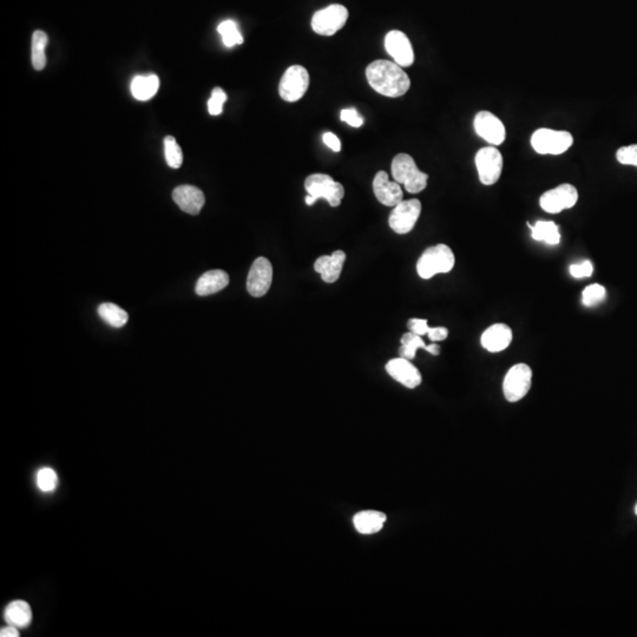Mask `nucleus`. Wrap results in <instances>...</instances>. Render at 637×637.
<instances>
[{
	"label": "nucleus",
	"mask_w": 637,
	"mask_h": 637,
	"mask_svg": "<svg viewBox=\"0 0 637 637\" xmlns=\"http://www.w3.org/2000/svg\"><path fill=\"white\" fill-rule=\"evenodd\" d=\"M366 77L372 89L386 97H401L411 86L408 73L395 61H372L366 69Z\"/></svg>",
	"instance_id": "f257e3e1"
},
{
	"label": "nucleus",
	"mask_w": 637,
	"mask_h": 637,
	"mask_svg": "<svg viewBox=\"0 0 637 637\" xmlns=\"http://www.w3.org/2000/svg\"><path fill=\"white\" fill-rule=\"evenodd\" d=\"M455 263L456 258L451 248L439 243L424 251L417 263V272L420 278L428 280L435 275L446 274L451 272Z\"/></svg>",
	"instance_id": "f03ea898"
},
{
	"label": "nucleus",
	"mask_w": 637,
	"mask_h": 637,
	"mask_svg": "<svg viewBox=\"0 0 637 637\" xmlns=\"http://www.w3.org/2000/svg\"><path fill=\"white\" fill-rule=\"evenodd\" d=\"M392 175L395 182L403 184L411 194L421 193L428 186V175L418 169L416 162L408 153H399L392 161Z\"/></svg>",
	"instance_id": "7ed1b4c3"
},
{
	"label": "nucleus",
	"mask_w": 637,
	"mask_h": 637,
	"mask_svg": "<svg viewBox=\"0 0 637 637\" xmlns=\"http://www.w3.org/2000/svg\"><path fill=\"white\" fill-rule=\"evenodd\" d=\"M531 146L540 155H561L573 146V137L568 131L542 128L533 133Z\"/></svg>",
	"instance_id": "20e7f679"
},
{
	"label": "nucleus",
	"mask_w": 637,
	"mask_h": 637,
	"mask_svg": "<svg viewBox=\"0 0 637 637\" xmlns=\"http://www.w3.org/2000/svg\"><path fill=\"white\" fill-rule=\"evenodd\" d=\"M305 189L316 202L320 198L326 200L330 206L339 207L345 196V189L339 182L334 181L326 173H313L305 181Z\"/></svg>",
	"instance_id": "39448f33"
},
{
	"label": "nucleus",
	"mask_w": 637,
	"mask_h": 637,
	"mask_svg": "<svg viewBox=\"0 0 637 637\" xmlns=\"http://www.w3.org/2000/svg\"><path fill=\"white\" fill-rule=\"evenodd\" d=\"M533 383V370L526 363H516L508 370L503 383V393L508 403H517L528 394Z\"/></svg>",
	"instance_id": "423d86ee"
},
{
	"label": "nucleus",
	"mask_w": 637,
	"mask_h": 637,
	"mask_svg": "<svg viewBox=\"0 0 637 637\" xmlns=\"http://www.w3.org/2000/svg\"><path fill=\"white\" fill-rule=\"evenodd\" d=\"M310 86V73L301 65H293L283 73L278 93L283 101L294 103L301 99Z\"/></svg>",
	"instance_id": "0eeeda50"
},
{
	"label": "nucleus",
	"mask_w": 637,
	"mask_h": 637,
	"mask_svg": "<svg viewBox=\"0 0 637 637\" xmlns=\"http://www.w3.org/2000/svg\"><path fill=\"white\" fill-rule=\"evenodd\" d=\"M348 19V10L340 4H333L314 13L312 28L321 36H333L340 31Z\"/></svg>",
	"instance_id": "6e6552de"
},
{
	"label": "nucleus",
	"mask_w": 637,
	"mask_h": 637,
	"mask_svg": "<svg viewBox=\"0 0 637 637\" xmlns=\"http://www.w3.org/2000/svg\"><path fill=\"white\" fill-rule=\"evenodd\" d=\"M475 162L479 181L484 186H493L498 182L503 170V156L496 146H485L478 150Z\"/></svg>",
	"instance_id": "1a4fd4ad"
},
{
	"label": "nucleus",
	"mask_w": 637,
	"mask_h": 637,
	"mask_svg": "<svg viewBox=\"0 0 637 637\" xmlns=\"http://www.w3.org/2000/svg\"><path fill=\"white\" fill-rule=\"evenodd\" d=\"M578 201L576 187L563 183L553 189L545 191L540 198V206L549 214H558L565 209H571Z\"/></svg>",
	"instance_id": "9d476101"
},
{
	"label": "nucleus",
	"mask_w": 637,
	"mask_h": 637,
	"mask_svg": "<svg viewBox=\"0 0 637 637\" xmlns=\"http://www.w3.org/2000/svg\"><path fill=\"white\" fill-rule=\"evenodd\" d=\"M421 214V203L417 198L401 201L393 208L388 225L397 234H408L415 226Z\"/></svg>",
	"instance_id": "9b49d317"
},
{
	"label": "nucleus",
	"mask_w": 637,
	"mask_h": 637,
	"mask_svg": "<svg viewBox=\"0 0 637 637\" xmlns=\"http://www.w3.org/2000/svg\"><path fill=\"white\" fill-rule=\"evenodd\" d=\"M473 128L477 135L491 146H500L506 138L503 122L490 111H479L473 120Z\"/></svg>",
	"instance_id": "f8f14e48"
},
{
	"label": "nucleus",
	"mask_w": 637,
	"mask_h": 637,
	"mask_svg": "<svg viewBox=\"0 0 637 637\" xmlns=\"http://www.w3.org/2000/svg\"><path fill=\"white\" fill-rule=\"evenodd\" d=\"M273 281V266L266 258L255 260L247 278V291L254 298H261L269 291Z\"/></svg>",
	"instance_id": "ddd939ff"
},
{
	"label": "nucleus",
	"mask_w": 637,
	"mask_h": 637,
	"mask_svg": "<svg viewBox=\"0 0 637 637\" xmlns=\"http://www.w3.org/2000/svg\"><path fill=\"white\" fill-rule=\"evenodd\" d=\"M385 49L401 68H408L415 61V53L408 37L401 31L393 30L385 37Z\"/></svg>",
	"instance_id": "4468645a"
},
{
	"label": "nucleus",
	"mask_w": 637,
	"mask_h": 637,
	"mask_svg": "<svg viewBox=\"0 0 637 637\" xmlns=\"http://www.w3.org/2000/svg\"><path fill=\"white\" fill-rule=\"evenodd\" d=\"M386 371L393 379L403 385L405 388H418L423 381L421 373L411 363V360L405 359L401 356L390 360L386 365Z\"/></svg>",
	"instance_id": "2eb2a0df"
},
{
	"label": "nucleus",
	"mask_w": 637,
	"mask_h": 637,
	"mask_svg": "<svg viewBox=\"0 0 637 637\" xmlns=\"http://www.w3.org/2000/svg\"><path fill=\"white\" fill-rule=\"evenodd\" d=\"M373 191L378 201L386 207H393L403 201V189L398 182L388 180V173L378 171L373 180Z\"/></svg>",
	"instance_id": "dca6fc26"
},
{
	"label": "nucleus",
	"mask_w": 637,
	"mask_h": 637,
	"mask_svg": "<svg viewBox=\"0 0 637 637\" xmlns=\"http://www.w3.org/2000/svg\"><path fill=\"white\" fill-rule=\"evenodd\" d=\"M513 341V331L505 323H495L485 330L480 338V343L483 348L490 353L506 350Z\"/></svg>",
	"instance_id": "f3484780"
},
{
	"label": "nucleus",
	"mask_w": 637,
	"mask_h": 637,
	"mask_svg": "<svg viewBox=\"0 0 637 637\" xmlns=\"http://www.w3.org/2000/svg\"><path fill=\"white\" fill-rule=\"evenodd\" d=\"M173 198L181 210L189 215H198L206 203L201 189L194 186H180L173 191Z\"/></svg>",
	"instance_id": "a211bd4d"
},
{
	"label": "nucleus",
	"mask_w": 637,
	"mask_h": 637,
	"mask_svg": "<svg viewBox=\"0 0 637 637\" xmlns=\"http://www.w3.org/2000/svg\"><path fill=\"white\" fill-rule=\"evenodd\" d=\"M345 261L346 254L343 250H335L331 256H320L315 261L314 269L316 273L321 275V278L325 283H333L339 280Z\"/></svg>",
	"instance_id": "6ab92c4d"
},
{
	"label": "nucleus",
	"mask_w": 637,
	"mask_h": 637,
	"mask_svg": "<svg viewBox=\"0 0 637 637\" xmlns=\"http://www.w3.org/2000/svg\"><path fill=\"white\" fill-rule=\"evenodd\" d=\"M229 285V275L220 269L209 270L198 278L195 292L200 296L215 294Z\"/></svg>",
	"instance_id": "aec40b11"
},
{
	"label": "nucleus",
	"mask_w": 637,
	"mask_h": 637,
	"mask_svg": "<svg viewBox=\"0 0 637 637\" xmlns=\"http://www.w3.org/2000/svg\"><path fill=\"white\" fill-rule=\"evenodd\" d=\"M386 515L379 511H361L356 513L353 518V524L358 533L361 535H373V533H379L380 530L383 528V524L386 523Z\"/></svg>",
	"instance_id": "412c9836"
},
{
	"label": "nucleus",
	"mask_w": 637,
	"mask_h": 637,
	"mask_svg": "<svg viewBox=\"0 0 637 637\" xmlns=\"http://www.w3.org/2000/svg\"><path fill=\"white\" fill-rule=\"evenodd\" d=\"M4 618L8 625H15L18 629L26 628L32 622V610L28 602L13 601L5 608Z\"/></svg>",
	"instance_id": "4be33fe9"
},
{
	"label": "nucleus",
	"mask_w": 637,
	"mask_h": 637,
	"mask_svg": "<svg viewBox=\"0 0 637 637\" xmlns=\"http://www.w3.org/2000/svg\"><path fill=\"white\" fill-rule=\"evenodd\" d=\"M160 79L156 75L137 76L131 82V93L138 101H148L158 93Z\"/></svg>",
	"instance_id": "5701e85b"
},
{
	"label": "nucleus",
	"mask_w": 637,
	"mask_h": 637,
	"mask_svg": "<svg viewBox=\"0 0 637 637\" xmlns=\"http://www.w3.org/2000/svg\"><path fill=\"white\" fill-rule=\"evenodd\" d=\"M529 228L531 229V236L535 241H540L556 246L561 241V234L556 223L553 221H537L533 226L528 223Z\"/></svg>",
	"instance_id": "b1692460"
},
{
	"label": "nucleus",
	"mask_w": 637,
	"mask_h": 637,
	"mask_svg": "<svg viewBox=\"0 0 637 637\" xmlns=\"http://www.w3.org/2000/svg\"><path fill=\"white\" fill-rule=\"evenodd\" d=\"M98 315L103 321L115 328H121L129 320L128 313L115 303H102L101 306L98 307Z\"/></svg>",
	"instance_id": "393cba45"
},
{
	"label": "nucleus",
	"mask_w": 637,
	"mask_h": 637,
	"mask_svg": "<svg viewBox=\"0 0 637 637\" xmlns=\"http://www.w3.org/2000/svg\"><path fill=\"white\" fill-rule=\"evenodd\" d=\"M400 343H401V347H400L399 354L401 358H405V359H415V358H416L417 351L420 350V348L428 352V346H426V343H424L421 336L415 334V333H412V332L405 333V334L401 336Z\"/></svg>",
	"instance_id": "a878e982"
},
{
	"label": "nucleus",
	"mask_w": 637,
	"mask_h": 637,
	"mask_svg": "<svg viewBox=\"0 0 637 637\" xmlns=\"http://www.w3.org/2000/svg\"><path fill=\"white\" fill-rule=\"evenodd\" d=\"M48 36L44 31L37 30L32 35V65L35 69L43 70L46 65V56L45 48L48 45Z\"/></svg>",
	"instance_id": "bb28decb"
},
{
	"label": "nucleus",
	"mask_w": 637,
	"mask_h": 637,
	"mask_svg": "<svg viewBox=\"0 0 637 637\" xmlns=\"http://www.w3.org/2000/svg\"><path fill=\"white\" fill-rule=\"evenodd\" d=\"M218 31L222 37L223 44L227 48H233L235 45L243 44V37L238 31V25L233 21H226L218 25Z\"/></svg>",
	"instance_id": "cd10ccee"
},
{
	"label": "nucleus",
	"mask_w": 637,
	"mask_h": 637,
	"mask_svg": "<svg viewBox=\"0 0 637 637\" xmlns=\"http://www.w3.org/2000/svg\"><path fill=\"white\" fill-rule=\"evenodd\" d=\"M164 155H166L167 163L170 168L178 169L182 166L183 153H182L178 142L173 136H167L164 138Z\"/></svg>",
	"instance_id": "c85d7f7f"
},
{
	"label": "nucleus",
	"mask_w": 637,
	"mask_h": 637,
	"mask_svg": "<svg viewBox=\"0 0 637 637\" xmlns=\"http://www.w3.org/2000/svg\"><path fill=\"white\" fill-rule=\"evenodd\" d=\"M36 484L38 488L45 493L55 491L58 485L56 471L51 468H41L37 472Z\"/></svg>",
	"instance_id": "c756f323"
},
{
	"label": "nucleus",
	"mask_w": 637,
	"mask_h": 637,
	"mask_svg": "<svg viewBox=\"0 0 637 637\" xmlns=\"http://www.w3.org/2000/svg\"><path fill=\"white\" fill-rule=\"evenodd\" d=\"M605 295L607 291L605 287L598 283H593L585 287L584 291L582 293V303L587 307H595L605 301Z\"/></svg>",
	"instance_id": "7c9ffc66"
},
{
	"label": "nucleus",
	"mask_w": 637,
	"mask_h": 637,
	"mask_svg": "<svg viewBox=\"0 0 637 637\" xmlns=\"http://www.w3.org/2000/svg\"><path fill=\"white\" fill-rule=\"evenodd\" d=\"M226 93L221 88H215L211 91V97L208 101V110H209L210 115H213V116L220 115L222 110H223V104L226 103Z\"/></svg>",
	"instance_id": "2f4dec72"
},
{
	"label": "nucleus",
	"mask_w": 637,
	"mask_h": 637,
	"mask_svg": "<svg viewBox=\"0 0 637 637\" xmlns=\"http://www.w3.org/2000/svg\"><path fill=\"white\" fill-rule=\"evenodd\" d=\"M617 161L625 166H634L637 168V144L621 146L617 150Z\"/></svg>",
	"instance_id": "473e14b6"
},
{
	"label": "nucleus",
	"mask_w": 637,
	"mask_h": 637,
	"mask_svg": "<svg viewBox=\"0 0 637 637\" xmlns=\"http://www.w3.org/2000/svg\"><path fill=\"white\" fill-rule=\"evenodd\" d=\"M569 269H570L571 276L576 278H590L593 273V263L590 261H583L578 265H571Z\"/></svg>",
	"instance_id": "72a5a7b5"
},
{
	"label": "nucleus",
	"mask_w": 637,
	"mask_h": 637,
	"mask_svg": "<svg viewBox=\"0 0 637 637\" xmlns=\"http://www.w3.org/2000/svg\"><path fill=\"white\" fill-rule=\"evenodd\" d=\"M408 328L412 333L423 336V335L428 334L431 327H428V320H426V318H415L408 320Z\"/></svg>",
	"instance_id": "f704fd0d"
},
{
	"label": "nucleus",
	"mask_w": 637,
	"mask_h": 637,
	"mask_svg": "<svg viewBox=\"0 0 637 637\" xmlns=\"http://www.w3.org/2000/svg\"><path fill=\"white\" fill-rule=\"evenodd\" d=\"M341 121L346 122L347 124L353 128H359L363 124V120L355 109H343L341 111Z\"/></svg>",
	"instance_id": "c9c22d12"
},
{
	"label": "nucleus",
	"mask_w": 637,
	"mask_h": 637,
	"mask_svg": "<svg viewBox=\"0 0 637 637\" xmlns=\"http://www.w3.org/2000/svg\"><path fill=\"white\" fill-rule=\"evenodd\" d=\"M428 339L437 343V341H443L446 339L448 335V328L445 327H431L428 333Z\"/></svg>",
	"instance_id": "e433bc0d"
},
{
	"label": "nucleus",
	"mask_w": 637,
	"mask_h": 637,
	"mask_svg": "<svg viewBox=\"0 0 637 637\" xmlns=\"http://www.w3.org/2000/svg\"><path fill=\"white\" fill-rule=\"evenodd\" d=\"M323 142L327 146H330L335 153H339L341 150V143L339 138L335 136L334 133H326L323 135Z\"/></svg>",
	"instance_id": "4c0bfd02"
},
{
	"label": "nucleus",
	"mask_w": 637,
	"mask_h": 637,
	"mask_svg": "<svg viewBox=\"0 0 637 637\" xmlns=\"http://www.w3.org/2000/svg\"><path fill=\"white\" fill-rule=\"evenodd\" d=\"M0 636L1 637H18L19 636V631H18V628L15 627V625H8V627L5 628H1L0 630Z\"/></svg>",
	"instance_id": "58836bf2"
},
{
	"label": "nucleus",
	"mask_w": 637,
	"mask_h": 637,
	"mask_svg": "<svg viewBox=\"0 0 637 637\" xmlns=\"http://www.w3.org/2000/svg\"><path fill=\"white\" fill-rule=\"evenodd\" d=\"M428 353H431L432 355H438L440 353V347L437 345V343H432L428 346Z\"/></svg>",
	"instance_id": "ea45409f"
},
{
	"label": "nucleus",
	"mask_w": 637,
	"mask_h": 637,
	"mask_svg": "<svg viewBox=\"0 0 637 637\" xmlns=\"http://www.w3.org/2000/svg\"><path fill=\"white\" fill-rule=\"evenodd\" d=\"M305 201H306L307 206H313L315 203L314 198H312L311 195H307Z\"/></svg>",
	"instance_id": "a19ab883"
},
{
	"label": "nucleus",
	"mask_w": 637,
	"mask_h": 637,
	"mask_svg": "<svg viewBox=\"0 0 637 637\" xmlns=\"http://www.w3.org/2000/svg\"><path fill=\"white\" fill-rule=\"evenodd\" d=\"M635 513H636L637 515V504H636V506H635Z\"/></svg>",
	"instance_id": "79ce46f5"
}]
</instances>
